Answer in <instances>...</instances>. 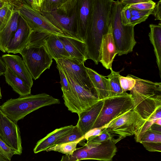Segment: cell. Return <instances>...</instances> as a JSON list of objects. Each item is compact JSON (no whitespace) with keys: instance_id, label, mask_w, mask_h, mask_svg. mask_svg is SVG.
Masks as SVG:
<instances>
[{"instance_id":"6da1fadb","label":"cell","mask_w":161,"mask_h":161,"mask_svg":"<svg viewBox=\"0 0 161 161\" xmlns=\"http://www.w3.org/2000/svg\"><path fill=\"white\" fill-rule=\"evenodd\" d=\"M112 0H92V14L84 41L87 59L99 63L102 39L108 30Z\"/></svg>"},{"instance_id":"7a4b0ae2","label":"cell","mask_w":161,"mask_h":161,"mask_svg":"<svg viewBox=\"0 0 161 161\" xmlns=\"http://www.w3.org/2000/svg\"><path fill=\"white\" fill-rule=\"evenodd\" d=\"M129 75L136 80L129 94L133 100V109L147 121L161 107V83Z\"/></svg>"},{"instance_id":"3957f363","label":"cell","mask_w":161,"mask_h":161,"mask_svg":"<svg viewBox=\"0 0 161 161\" xmlns=\"http://www.w3.org/2000/svg\"><path fill=\"white\" fill-rule=\"evenodd\" d=\"M60 103L59 99L43 93L8 99L0 105V109L7 117L17 124L26 115L41 108Z\"/></svg>"},{"instance_id":"277c9868","label":"cell","mask_w":161,"mask_h":161,"mask_svg":"<svg viewBox=\"0 0 161 161\" xmlns=\"http://www.w3.org/2000/svg\"><path fill=\"white\" fill-rule=\"evenodd\" d=\"M42 34H31L26 46L19 53L35 80L46 69H49L53 62V58L42 43Z\"/></svg>"},{"instance_id":"5b68a950","label":"cell","mask_w":161,"mask_h":161,"mask_svg":"<svg viewBox=\"0 0 161 161\" xmlns=\"http://www.w3.org/2000/svg\"><path fill=\"white\" fill-rule=\"evenodd\" d=\"M124 6L120 1H114L110 20L113 37L119 56L132 52L136 43L134 27L124 25L122 23L120 12Z\"/></svg>"},{"instance_id":"8992f818","label":"cell","mask_w":161,"mask_h":161,"mask_svg":"<svg viewBox=\"0 0 161 161\" xmlns=\"http://www.w3.org/2000/svg\"><path fill=\"white\" fill-rule=\"evenodd\" d=\"M117 152V147L111 139L99 143H87L76 148L71 154L63 156L60 161H79L94 159L112 161Z\"/></svg>"},{"instance_id":"52a82bcc","label":"cell","mask_w":161,"mask_h":161,"mask_svg":"<svg viewBox=\"0 0 161 161\" xmlns=\"http://www.w3.org/2000/svg\"><path fill=\"white\" fill-rule=\"evenodd\" d=\"M60 69L64 73L69 85L68 91L61 89L64 103L68 110L78 114L100 100L97 94L79 85L65 71Z\"/></svg>"},{"instance_id":"ba28073f","label":"cell","mask_w":161,"mask_h":161,"mask_svg":"<svg viewBox=\"0 0 161 161\" xmlns=\"http://www.w3.org/2000/svg\"><path fill=\"white\" fill-rule=\"evenodd\" d=\"M103 101L102 109L92 129L108 126L112 121L134 108L131 96L126 92L120 95L108 97Z\"/></svg>"},{"instance_id":"9c48e42d","label":"cell","mask_w":161,"mask_h":161,"mask_svg":"<svg viewBox=\"0 0 161 161\" xmlns=\"http://www.w3.org/2000/svg\"><path fill=\"white\" fill-rule=\"evenodd\" d=\"M146 121L133 109L112 121L107 130L116 144L127 136L134 135L135 138Z\"/></svg>"},{"instance_id":"30bf717a","label":"cell","mask_w":161,"mask_h":161,"mask_svg":"<svg viewBox=\"0 0 161 161\" xmlns=\"http://www.w3.org/2000/svg\"><path fill=\"white\" fill-rule=\"evenodd\" d=\"M77 2V0H66L56 11L51 12H39L65 36L79 39L76 21Z\"/></svg>"},{"instance_id":"8fae6325","label":"cell","mask_w":161,"mask_h":161,"mask_svg":"<svg viewBox=\"0 0 161 161\" xmlns=\"http://www.w3.org/2000/svg\"><path fill=\"white\" fill-rule=\"evenodd\" d=\"M15 8L18 10L20 15L26 21L32 31L50 33L59 37H67L39 12L27 5L21 3Z\"/></svg>"},{"instance_id":"7c38bea8","label":"cell","mask_w":161,"mask_h":161,"mask_svg":"<svg viewBox=\"0 0 161 161\" xmlns=\"http://www.w3.org/2000/svg\"><path fill=\"white\" fill-rule=\"evenodd\" d=\"M55 61L57 66L65 71L75 82L85 89L97 95L86 72L84 63L68 58L58 59Z\"/></svg>"},{"instance_id":"4fadbf2b","label":"cell","mask_w":161,"mask_h":161,"mask_svg":"<svg viewBox=\"0 0 161 161\" xmlns=\"http://www.w3.org/2000/svg\"><path fill=\"white\" fill-rule=\"evenodd\" d=\"M0 138L16 153H22L21 139L19 128L17 124L11 120L0 109Z\"/></svg>"},{"instance_id":"5bb4252c","label":"cell","mask_w":161,"mask_h":161,"mask_svg":"<svg viewBox=\"0 0 161 161\" xmlns=\"http://www.w3.org/2000/svg\"><path fill=\"white\" fill-rule=\"evenodd\" d=\"M32 31L26 21L19 15L18 28L8 44L6 52L19 53L26 46Z\"/></svg>"},{"instance_id":"9a60e30c","label":"cell","mask_w":161,"mask_h":161,"mask_svg":"<svg viewBox=\"0 0 161 161\" xmlns=\"http://www.w3.org/2000/svg\"><path fill=\"white\" fill-rule=\"evenodd\" d=\"M92 0H77L76 8V21L78 38L84 42L91 16Z\"/></svg>"},{"instance_id":"2e32d148","label":"cell","mask_w":161,"mask_h":161,"mask_svg":"<svg viewBox=\"0 0 161 161\" xmlns=\"http://www.w3.org/2000/svg\"><path fill=\"white\" fill-rule=\"evenodd\" d=\"M2 57L6 67L31 88L33 78L22 58L18 55L8 54H3Z\"/></svg>"},{"instance_id":"e0dca14e","label":"cell","mask_w":161,"mask_h":161,"mask_svg":"<svg viewBox=\"0 0 161 161\" xmlns=\"http://www.w3.org/2000/svg\"><path fill=\"white\" fill-rule=\"evenodd\" d=\"M118 54L112 34L111 24L110 23L107 33L103 37L101 46L99 62L107 69H112L114 59Z\"/></svg>"},{"instance_id":"ac0fdd59","label":"cell","mask_w":161,"mask_h":161,"mask_svg":"<svg viewBox=\"0 0 161 161\" xmlns=\"http://www.w3.org/2000/svg\"><path fill=\"white\" fill-rule=\"evenodd\" d=\"M104 103L103 99L100 100L92 106L79 114L76 126L85 135L92 129Z\"/></svg>"},{"instance_id":"d6986e66","label":"cell","mask_w":161,"mask_h":161,"mask_svg":"<svg viewBox=\"0 0 161 161\" xmlns=\"http://www.w3.org/2000/svg\"><path fill=\"white\" fill-rule=\"evenodd\" d=\"M42 40L43 44L53 59L56 60L62 58H71L59 36L50 33H43L42 34Z\"/></svg>"},{"instance_id":"ffe728a7","label":"cell","mask_w":161,"mask_h":161,"mask_svg":"<svg viewBox=\"0 0 161 161\" xmlns=\"http://www.w3.org/2000/svg\"><path fill=\"white\" fill-rule=\"evenodd\" d=\"M59 37L71 58L80 63H84L87 59L85 42L70 37Z\"/></svg>"},{"instance_id":"44dd1931","label":"cell","mask_w":161,"mask_h":161,"mask_svg":"<svg viewBox=\"0 0 161 161\" xmlns=\"http://www.w3.org/2000/svg\"><path fill=\"white\" fill-rule=\"evenodd\" d=\"M19 14L14 8L7 24L0 32V50L6 52L7 45L13 37L18 28Z\"/></svg>"},{"instance_id":"7402d4cb","label":"cell","mask_w":161,"mask_h":161,"mask_svg":"<svg viewBox=\"0 0 161 161\" xmlns=\"http://www.w3.org/2000/svg\"><path fill=\"white\" fill-rule=\"evenodd\" d=\"M71 125L56 129L48 134L45 137L39 140L36 143L33 151L35 153L46 151L53 145L54 143L60 138L65 136L73 128Z\"/></svg>"},{"instance_id":"603a6c76","label":"cell","mask_w":161,"mask_h":161,"mask_svg":"<svg viewBox=\"0 0 161 161\" xmlns=\"http://www.w3.org/2000/svg\"><path fill=\"white\" fill-rule=\"evenodd\" d=\"M86 70L99 99L103 100L109 97L110 86L108 79L90 68L86 67Z\"/></svg>"},{"instance_id":"cb8c5ba5","label":"cell","mask_w":161,"mask_h":161,"mask_svg":"<svg viewBox=\"0 0 161 161\" xmlns=\"http://www.w3.org/2000/svg\"><path fill=\"white\" fill-rule=\"evenodd\" d=\"M150 32L148 34L151 43L154 48L156 62L161 77V24H150L149 25Z\"/></svg>"},{"instance_id":"d4e9b609","label":"cell","mask_w":161,"mask_h":161,"mask_svg":"<svg viewBox=\"0 0 161 161\" xmlns=\"http://www.w3.org/2000/svg\"><path fill=\"white\" fill-rule=\"evenodd\" d=\"M4 75L6 82L20 96H25L31 94V88L21 78L14 74L7 67Z\"/></svg>"},{"instance_id":"484cf974","label":"cell","mask_w":161,"mask_h":161,"mask_svg":"<svg viewBox=\"0 0 161 161\" xmlns=\"http://www.w3.org/2000/svg\"><path fill=\"white\" fill-rule=\"evenodd\" d=\"M140 142L149 152H160L161 151V132L149 129L145 132Z\"/></svg>"},{"instance_id":"4316f807","label":"cell","mask_w":161,"mask_h":161,"mask_svg":"<svg viewBox=\"0 0 161 161\" xmlns=\"http://www.w3.org/2000/svg\"><path fill=\"white\" fill-rule=\"evenodd\" d=\"M111 73L107 77L109 80L110 86V94L109 97L119 96L124 94L120 86L119 77L120 75L119 72L114 71L110 69Z\"/></svg>"},{"instance_id":"83f0119b","label":"cell","mask_w":161,"mask_h":161,"mask_svg":"<svg viewBox=\"0 0 161 161\" xmlns=\"http://www.w3.org/2000/svg\"><path fill=\"white\" fill-rule=\"evenodd\" d=\"M83 139L74 142L63 143L53 145L46 150L47 152L52 151L58 152L65 155L71 154L75 150L76 146Z\"/></svg>"},{"instance_id":"f1b7e54d","label":"cell","mask_w":161,"mask_h":161,"mask_svg":"<svg viewBox=\"0 0 161 161\" xmlns=\"http://www.w3.org/2000/svg\"><path fill=\"white\" fill-rule=\"evenodd\" d=\"M85 135L75 125L68 133L62 137L56 142L53 145L59 144L74 142L81 139H84Z\"/></svg>"},{"instance_id":"f546056e","label":"cell","mask_w":161,"mask_h":161,"mask_svg":"<svg viewBox=\"0 0 161 161\" xmlns=\"http://www.w3.org/2000/svg\"><path fill=\"white\" fill-rule=\"evenodd\" d=\"M15 7L12 0L0 9V32L5 27L9 20Z\"/></svg>"},{"instance_id":"4dcf8cb0","label":"cell","mask_w":161,"mask_h":161,"mask_svg":"<svg viewBox=\"0 0 161 161\" xmlns=\"http://www.w3.org/2000/svg\"><path fill=\"white\" fill-rule=\"evenodd\" d=\"M160 118H161V108H158L150 118L146 121L137 136L135 138L136 141L140 142L145 132L150 128L151 125L155 123L157 119Z\"/></svg>"},{"instance_id":"1f68e13d","label":"cell","mask_w":161,"mask_h":161,"mask_svg":"<svg viewBox=\"0 0 161 161\" xmlns=\"http://www.w3.org/2000/svg\"><path fill=\"white\" fill-rule=\"evenodd\" d=\"M66 0H42L40 11L46 12H53L59 9Z\"/></svg>"},{"instance_id":"d6a6232c","label":"cell","mask_w":161,"mask_h":161,"mask_svg":"<svg viewBox=\"0 0 161 161\" xmlns=\"http://www.w3.org/2000/svg\"><path fill=\"white\" fill-rule=\"evenodd\" d=\"M119 80L123 92L131 90L135 86L136 80L129 75L126 77L120 75Z\"/></svg>"},{"instance_id":"836d02e7","label":"cell","mask_w":161,"mask_h":161,"mask_svg":"<svg viewBox=\"0 0 161 161\" xmlns=\"http://www.w3.org/2000/svg\"><path fill=\"white\" fill-rule=\"evenodd\" d=\"M14 155H16V152L0 138V155L6 160L11 161Z\"/></svg>"},{"instance_id":"e575fe53","label":"cell","mask_w":161,"mask_h":161,"mask_svg":"<svg viewBox=\"0 0 161 161\" xmlns=\"http://www.w3.org/2000/svg\"><path fill=\"white\" fill-rule=\"evenodd\" d=\"M156 5V3L153 1L147 0L145 2L128 5V6L130 8L141 10L148 11L153 9Z\"/></svg>"},{"instance_id":"d590c367","label":"cell","mask_w":161,"mask_h":161,"mask_svg":"<svg viewBox=\"0 0 161 161\" xmlns=\"http://www.w3.org/2000/svg\"><path fill=\"white\" fill-rule=\"evenodd\" d=\"M111 139L109 134L105 128L99 135L88 138L87 139V143H99Z\"/></svg>"},{"instance_id":"8d00e7d4","label":"cell","mask_w":161,"mask_h":161,"mask_svg":"<svg viewBox=\"0 0 161 161\" xmlns=\"http://www.w3.org/2000/svg\"><path fill=\"white\" fill-rule=\"evenodd\" d=\"M121 19L122 23L124 25H127L130 21L132 17L128 5L124 6L120 12Z\"/></svg>"},{"instance_id":"74e56055","label":"cell","mask_w":161,"mask_h":161,"mask_svg":"<svg viewBox=\"0 0 161 161\" xmlns=\"http://www.w3.org/2000/svg\"><path fill=\"white\" fill-rule=\"evenodd\" d=\"M151 14L149 13L143 15L132 16L130 23L127 25L134 27L136 25L145 21Z\"/></svg>"},{"instance_id":"f35d334b","label":"cell","mask_w":161,"mask_h":161,"mask_svg":"<svg viewBox=\"0 0 161 161\" xmlns=\"http://www.w3.org/2000/svg\"><path fill=\"white\" fill-rule=\"evenodd\" d=\"M42 0H21L22 3L26 4L33 9L40 11Z\"/></svg>"},{"instance_id":"ab89813d","label":"cell","mask_w":161,"mask_h":161,"mask_svg":"<svg viewBox=\"0 0 161 161\" xmlns=\"http://www.w3.org/2000/svg\"><path fill=\"white\" fill-rule=\"evenodd\" d=\"M58 69L60 78V83L61 85V89L65 91H68L69 85L67 78L63 70L59 67L57 66Z\"/></svg>"},{"instance_id":"60d3db41","label":"cell","mask_w":161,"mask_h":161,"mask_svg":"<svg viewBox=\"0 0 161 161\" xmlns=\"http://www.w3.org/2000/svg\"><path fill=\"white\" fill-rule=\"evenodd\" d=\"M107 126H103L99 128L92 129L87 133L84 136V139H87L89 137L100 135Z\"/></svg>"},{"instance_id":"b9f144b4","label":"cell","mask_w":161,"mask_h":161,"mask_svg":"<svg viewBox=\"0 0 161 161\" xmlns=\"http://www.w3.org/2000/svg\"><path fill=\"white\" fill-rule=\"evenodd\" d=\"M152 14L154 16L155 20L161 21V0L158 2L156 4Z\"/></svg>"},{"instance_id":"7bdbcfd3","label":"cell","mask_w":161,"mask_h":161,"mask_svg":"<svg viewBox=\"0 0 161 161\" xmlns=\"http://www.w3.org/2000/svg\"><path fill=\"white\" fill-rule=\"evenodd\" d=\"M153 9L148 11H143L130 8L132 16L143 15L149 13L152 14Z\"/></svg>"},{"instance_id":"ee69618b","label":"cell","mask_w":161,"mask_h":161,"mask_svg":"<svg viewBox=\"0 0 161 161\" xmlns=\"http://www.w3.org/2000/svg\"><path fill=\"white\" fill-rule=\"evenodd\" d=\"M147 0H122L120 1L121 3L124 5H132L142 2H145Z\"/></svg>"},{"instance_id":"f6af8a7d","label":"cell","mask_w":161,"mask_h":161,"mask_svg":"<svg viewBox=\"0 0 161 161\" xmlns=\"http://www.w3.org/2000/svg\"><path fill=\"white\" fill-rule=\"evenodd\" d=\"M7 67L3 60L2 57H0V76L4 75L7 70Z\"/></svg>"},{"instance_id":"bcb514c9","label":"cell","mask_w":161,"mask_h":161,"mask_svg":"<svg viewBox=\"0 0 161 161\" xmlns=\"http://www.w3.org/2000/svg\"><path fill=\"white\" fill-rule=\"evenodd\" d=\"M149 129L154 131L161 132V126L155 123L153 124Z\"/></svg>"},{"instance_id":"7dc6e473","label":"cell","mask_w":161,"mask_h":161,"mask_svg":"<svg viewBox=\"0 0 161 161\" xmlns=\"http://www.w3.org/2000/svg\"><path fill=\"white\" fill-rule=\"evenodd\" d=\"M9 0H0V9L8 4Z\"/></svg>"},{"instance_id":"c3c4849f","label":"cell","mask_w":161,"mask_h":161,"mask_svg":"<svg viewBox=\"0 0 161 161\" xmlns=\"http://www.w3.org/2000/svg\"><path fill=\"white\" fill-rule=\"evenodd\" d=\"M154 123L161 126V118L157 119Z\"/></svg>"},{"instance_id":"681fc988","label":"cell","mask_w":161,"mask_h":161,"mask_svg":"<svg viewBox=\"0 0 161 161\" xmlns=\"http://www.w3.org/2000/svg\"><path fill=\"white\" fill-rule=\"evenodd\" d=\"M0 161H9L5 159L2 156L0 155Z\"/></svg>"},{"instance_id":"f907efd6","label":"cell","mask_w":161,"mask_h":161,"mask_svg":"<svg viewBox=\"0 0 161 161\" xmlns=\"http://www.w3.org/2000/svg\"><path fill=\"white\" fill-rule=\"evenodd\" d=\"M2 98V95L1 93V89L0 87V99H1Z\"/></svg>"}]
</instances>
